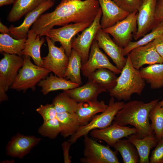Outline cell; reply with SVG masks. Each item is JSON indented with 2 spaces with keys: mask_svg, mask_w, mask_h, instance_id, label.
Listing matches in <instances>:
<instances>
[{
  "mask_svg": "<svg viewBox=\"0 0 163 163\" xmlns=\"http://www.w3.org/2000/svg\"><path fill=\"white\" fill-rule=\"evenodd\" d=\"M100 8L98 0H62L53 11L41 14L31 29L41 37L56 26L92 22Z\"/></svg>",
  "mask_w": 163,
  "mask_h": 163,
  "instance_id": "6da1fadb",
  "label": "cell"
},
{
  "mask_svg": "<svg viewBox=\"0 0 163 163\" xmlns=\"http://www.w3.org/2000/svg\"><path fill=\"white\" fill-rule=\"evenodd\" d=\"M158 100L155 99L146 103L135 100L124 103L115 116L112 124L133 126L138 131L136 135L140 138L154 135V132L149 122V115Z\"/></svg>",
  "mask_w": 163,
  "mask_h": 163,
  "instance_id": "7a4b0ae2",
  "label": "cell"
},
{
  "mask_svg": "<svg viewBox=\"0 0 163 163\" xmlns=\"http://www.w3.org/2000/svg\"><path fill=\"white\" fill-rule=\"evenodd\" d=\"M145 86V81L139 70L133 66L127 55L125 65L117 78L115 86L108 91L111 97L119 101H127L133 94L140 95Z\"/></svg>",
  "mask_w": 163,
  "mask_h": 163,
  "instance_id": "3957f363",
  "label": "cell"
},
{
  "mask_svg": "<svg viewBox=\"0 0 163 163\" xmlns=\"http://www.w3.org/2000/svg\"><path fill=\"white\" fill-rule=\"evenodd\" d=\"M24 56L23 65L10 88L24 91L29 88L35 90L36 85L51 72L43 67L34 64L29 56Z\"/></svg>",
  "mask_w": 163,
  "mask_h": 163,
  "instance_id": "277c9868",
  "label": "cell"
},
{
  "mask_svg": "<svg viewBox=\"0 0 163 163\" xmlns=\"http://www.w3.org/2000/svg\"><path fill=\"white\" fill-rule=\"evenodd\" d=\"M114 98L111 97L110 99L108 107L105 111L95 115L87 124L80 126L68 141L72 144H74L80 137L87 135L93 130L103 129L110 126L125 103L122 101H115Z\"/></svg>",
  "mask_w": 163,
  "mask_h": 163,
  "instance_id": "5b68a950",
  "label": "cell"
},
{
  "mask_svg": "<svg viewBox=\"0 0 163 163\" xmlns=\"http://www.w3.org/2000/svg\"><path fill=\"white\" fill-rule=\"evenodd\" d=\"M87 135L84 136L83 156L80 158L81 163H120L116 152L109 145L100 144Z\"/></svg>",
  "mask_w": 163,
  "mask_h": 163,
  "instance_id": "8992f818",
  "label": "cell"
},
{
  "mask_svg": "<svg viewBox=\"0 0 163 163\" xmlns=\"http://www.w3.org/2000/svg\"><path fill=\"white\" fill-rule=\"evenodd\" d=\"M102 14L100 8L90 25L72 40V48L75 50L81 56L82 65L88 60L92 44L95 39L97 32L101 28L100 21Z\"/></svg>",
  "mask_w": 163,
  "mask_h": 163,
  "instance_id": "52a82bcc",
  "label": "cell"
},
{
  "mask_svg": "<svg viewBox=\"0 0 163 163\" xmlns=\"http://www.w3.org/2000/svg\"><path fill=\"white\" fill-rule=\"evenodd\" d=\"M138 11L137 10L130 13L123 19L103 30L110 35L113 41L120 46L126 47L131 41L132 35H134L137 32Z\"/></svg>",
  "mask_w": 163,
  "mask_h": 163,
  "instance_id": "ba28073f",
  "label": "cell"
},
{
  "mask_svg": "<svg viewBox=\"0 0 163 163\" xmlns=\"http://www.w3.org/2000/svg\"><path fill=\"white\" fill-rule=\"evenodd\" d=\"M48 48L47 56L42 58L43 67L50 70L57 76L64 78L69 58L64 48L56 46L54 43L47 36L46 37Z\"/></svg>",
  "mask_w": 163,
  "mask_h": 163,
  "instance_id": "9c48e42d",
  "label": "cell"
},
{
  "mask_svg": "<svg viewBox=\"0 0 163 163\" xmlns=\"http://www.w3.org/2000/svg\"><path fill=\"white\" fill-rule=\"evenodd\" d=\"M92 22L68 24L56 29L52 28L45 34L54 43L59 42L64 49L66 53L69 58L72 48L73 38L79 32L88 27Z\"/></svg>",
  "mask_w": 163,
  "mask_h": 163,
  "instance_id": "30bf717a",
  "label": "cell"
},
{
  "mask_svg": "<svg viewBox=\"0 0 163 163\" xmlns=\"http://www.w3.org/2000/svg\"><path fill=\"white\" fill-rule=\"evenodd\" d=\"M102 68L109 69L116 74H120L121 72L100 50L95 39L91 48L88 59L82 65L81 72L83 75L87 78L96 70Z\"/></svg>",
  "mask_w": 163,
  "mask_h": 163,
  "instance_id": "8fae6325",
  "label": "cell"
},
{
  "mask_svg": "<svg viewBox=\"0 0 163 163\" xmlns=\"http://www.w3.org/2000/svg\"><path fill=\"white\" fill-rule=\"evenodd\" d=\"M2 53L3 57L0 61V84L4 86L7 91L23 66L24 59L17 55L6 53Z\"/></svg>",
  "mask_w": 163,
  "mask_h": 163,
  "instance_id": "7c38bea8",
  "label": "cell"
},
{
  "mask_svg": "<svg viewBox=\"0 0 163 163\" xmlns=\"http://www.w3.org/2000/svg\"><path fill=\"white\" fill-rule=\"evenodd\" d=\"M157 0H142L137 16V31L134 35L137 40L148 33L156 21L155 12Z\"/></svg>",
  "mask_w": 163,
  "mask_h": 163,
  "instance_id": "4fadbf2b",
  "label": "cell"
},
{
  "mask_svg": "<svg viewBox=\"0 0 163 163\" xmlns=\"http://www.w3.org/2000/svg\"><path fill=\"white\" fill-rule=\"evenodd\" d=\"M41 140L34 136H26L18 133L8 142L6 146V155L22 159Z\"/></svg>",
  "mask_w": 163,
  "mask_h": 163,
  "instance_id": "5bb4252c",
  "label": "cell"
},
{
  "mask_svg": "<svg viewBox=\"0 0 163 163\" xmlns=\"http://www.w3.org/2000/svg\"><path fill=\"white\" fill-rule=\"evenodd\" d=\"M128 55L133 66L138 70L145 65L163 63L152 42L133 49Z\"/></svg>",
  "mask_w": 163,
  "mask_h": 163,
  "instance_id": "9a60e30c",
  "label": "cell"
},
{
  "mask_svg": "<svg viewBox=\"0 0 163 163\" xmlns=\"http://www.w3.org/2000/svg\"><path fill=\"white\" fill-rule=\"evenodd\" d=\"M89 133L92 137L103 141L108 145L113 146L122 138L137 134L138 131L135 127L112 124L104 129L93 130Z\"/></svg>",
  "mask_w": 163,
  "mask_h": 163,
  "instance_id": "2e32d148",
  "label": "cell"
},
{
  "mask_svg": "<svg viewBox=\"0 0 163 163\" xmlns=\"http://www.w3.org/2000/svg\"><path fill=\"white\" fill-rule=\"evenodd\" d=\"M54 4V1L44 0L37 7L26 14L21 24L17 27L13 25L10 27L9 29L11 36L17 39L27 38L30 27L41 14L52 7Z\"/></svg>",
  "mask_w": 163,
  "mask_h": 163,
  "instance_id": "e0dca14e",
  "label": "cell"
},
{
  "mask_svg": "<svg viewBox=\"0 0 163 163\" xmlns=\"http://www.w3.org/2000/svg\"><path fill=\"white\" fill-rule=\"evenodd\" d=\"M95 39L99 47L110 57L116 67L121 70L125 65L126 58L123 53V49L110 38L109 34L101 28L97 32Z\"/></svg>",
  "mask_w": 163,
  "mask_h": 163,
  "instance_id": "ac0fdd59",
  "label": "cell"
},
{
  "mask_svg": "<svg viewBox=\"0 0 163 163\" xmlns=\"http://www.w3.org/2000/svg\"><path fill=\"white\" fill-rule=\"evenodd\" d=\"M102 11L100 21L102 29L110 27L127 17L130 14L113 0H98Z\"/></svg>",
  "mask_w": 163,
  "mask_h": 163,
  "instance_id": "d6986e66",
  "label": "cell"
},
{
  "mask_svg": "<svg viewBox=\"0 0 163 163\" xmlns=\"http://www.w3.org/2000/svg\"><path fill=\"white\" fill-rule=\"evenodd\" d=\"M107 91L100 85L88 80L81 86L63 91L78 103H85L97 100L98 95Z\"/></svg>",
  "mask_w": 163,
  "mask_h": 163,
  "instance_id": "ffe728a7",
  "label": "cell"
},
{
  "mask_svg": "<svg viewBox=\"0 0 163 163\" xmlns=\"http://www.w3.org/2000/svg\"><path fill=\"white\" fill-rule=\"evenodd\" d=\"M40 37L32 29L28 32L25 47L22 55L28 56L33 59L36 65L43 67V59L40 54V48L45 41L44 38Z\"/></svg>",
  "mask_w": 163,
  "mask_h": 163,
  "instance_id": "44dd1931",
  "label": "cell"
},
{
  "mask_svg": "<svg viewBox=\"0 0 163 163\" xmlns=\"http://www.w3.org/2000/svg\"><path fill=\"white\" fill-rule=\"evenodd\" d=\"M128 139L136 148L139 157V163H149V158L150 151L156 146L158 140L154 135L140 138L136 134L129 136Z\"/></svg>",
  "mask_w": 163,
  "mask_h": 163,
  "instance_id": "7402d4cb",
  "label": "cell"
},
{
  "mask_svg": "<svg viewBox=\"0 0 163 163\" xmlns=\"http://www.w3.org/2000/svg\"><path fill=\"white\" fill-rule=\"evenodd\" d=\"M37 85L41 88V92L44 95L52 91L58 90L64 91L80 86L69 80L52 74L41 80Z\"/></svg>",
  "mask_w": 163,
  "mask_h": 163,
  "instance_id": "603a6c76",
  "label": "cell"
},
{
  "mask_svg": "<svg viewBox=\"0 0 163 163\" xmlns=\"http://www.w3.org/2000/svg\"><path fill=\"white\" fill-rule=\"evenodd\" d=\"M108 107L104 101L96 100L82 103L76 112L80 126L88 123L96 115L105 111Z\"/></svg>",
  "mask_w": 163,
  "mask_h": 163,
  "instance_id": "cb8c5ba5",
  "label": "cell"
},
{
  "mask_svg": "<svg viewBox=\"0 0 163 163\" xmlns=\"http://www.w3.org/2000/svg\"><path fill=\"white\" fill-rule=\"evenodd\" d=\"M139 72L142 78L149 84L152 89L163 87V63L142 67Z\"/></svg>",
  "mask_w": 163,
  "mask_h": 163,
  "instance_id": "d4e9b609",
  "label": "cell"
},
{
  "mask_svg": "<svg viewBox=\"0 0 163 163\" xmlns=\"http://www.w3.org/2000/svg\"><path fill=\"white\" fill-rule=\"evenodd\" d=\"M56 118L59 122L61 128L60 134L64 138L73 135L80 126L75 113H57Z\"/></svg>",
  "mask_w": 163,
  "mask_h": 163,
  "instance_id": "484cf974",
  "label": "cell"
},
{
  "mask_svg": "<svg viewBox=\"0 0 163 163\" xmlns=\"http://www.w3.org/2000/svg\"><path fill=\"white\" fill-rule=\"evenodd\" d=\"M44 0H15L7 17L8 21L19 20L39 5Z\"/></svg>",
  "mask_w": 163,
  "mask_h": 163,
  "instance_id": "4316f807",
  "label": "cell"
},
{
  "mask_svg": "<svg viewBox=\"0 0 163 163\" xmlns=\"http://www.w3.org/2000/svg\"><path fill=\"white\" fill-rule=\"evenodd\" d=\"M82 59L78 52L72 49L64 78L79 85L82 84L81 75Z\"/></svg>",
  "mask_w": 163,
  "mask_h": 163,
  "instance_id": "83f0119b",
  "label": "cell"
},
{
  "mask_svg": "<svg viewBox=\"0 0 163 163\" xmlns=\"http://www.w3.org/2000/svg\"><path fill=\"white\" fill-rule=\"evenodd\" d=\"M116 75L109 69L102 68L96 70L87 78L88 80L97 83L108 91L116 84L118 77Z\"/></svg>",
  "mask_w": 163,
  "mask_h": 163,
  "instance_id": "f1b7e54d",
  "label": "cell"
},
{
  "mask_svg": "<svg viewBox=\"0 0 163 163\" xmlns=\"http://www.w3.org/2000/svg\"><path fill=\"white\" fill-rule=\"evenodd\" d=\"M27 38L17 39L10 35L0 34V52L21 56Z\"/></svg>",
  "mask_w": 163,
  "mask_h": 163,
  "instance_id": "f546056e",
  "label": "cell"
},
{
  "mask_svg": "<svg viewBox=\"0 0 163 163\" xmlns=\"http://www.w3.org/2000/svg\"><path fill=\"white\" fill-rule=\"evenodd\" d=\"M52 104L57 113H76L82 103H78L63 92L59 94L53 99Z\"/></svg>",
  "mask_w": 163,
  "mask_h": 163,
  "instance_id": "4dcf8cb0",
  "label": "cell"
},
{
  "mask_svg": "<svg viewBox=\"0 0 163 163\" xmlns=\"http://www.w3.org/2000/svg\"><path fill=\"white\" fill-rule=\"evenodd\" d=\"M121 154L124 163H136L139 161L137 151L128 139H120L113 146Z\"/></svg>",
  "mask_w": 163,
  "mask_h": 163,
  "instance_id": "1f68e13d",
  "label": "cell"
},
{
  "mask_svg": "<svg viewBox=\"0 0 163 163\" xmlns=\"http://www.w3.org/2000/svg\"><path fill=\"white\" fill-rule=\"evenodd\" d=\"M162 35H163V20L160 21L153 27L150 32L147 33L142 38L135 41H130L126 47L123 48L124 56H127L133 49L151 42Z\"/></svg>",
  "mask_w": 163,
  "mask_h": 163,
  "instance_id": "d6a6232c",
  "label": "cell"
},
{
  "mask_svg": "<svg viewBox=\"0 0 163 163\" xmlns=\"http://www.w3.org/2000/svg\"><path fill=\"white\" fill-rule=\"evenodd\" d=\"M149 119L151 122L152 127L158 141L161 139L163 133V106H160L158 103L155 105L150 112Z\"/></svg>",
  "mask_w": 163,
  "mask_h": 163,
  "instance_id": "836d02e7",
  "label": "cell"
},
{
  "mask_svg": "<svg viewBox=\"0 0 163 163\" xmlns=\"http://www.w3.org/2000/svg\"><path fill=\"white\" fill-rule=\"evenodd\" d=\"M61 131L60 124L56 117L43 121L38 130V133L41 136L51 139L56 138L60 133Z\"/></svg>",
  "mask_w": 163,
  "mask_h": 163,
  "instance_id": "e575fe53",
  "label": "cell"
},
{
  "mask_svg": "<svg viewBox=\"0 0 163 163\" xmlns=\"http://www.w3.org/2000/svg\"><path fill=\"white\" fill-rule=\"evenodd\" d=\"M36 110L42 117L43 121L56 118L57 113L52 103L47 104L44 105L41 104Z\"/></svg>",
  "mask_w": 163,
  "mask_h": 163,
  "instance_id": "d590c367",
  "label": "cell"
},
{
  "mask_svg": "<svg viewBox=\"0 0 163 163\" xmlns=\"http://www.w3.org/2000/svg\"><path fill=\"white\" fill-rule=\"evenodd\" d=\"M118 6L129 13L138 11L142 0H113Z\"/></svg>",
  "mask_w": 163,
  "mask_h": 163,
  "instance_id": "8d00e7d4",
  "label": "cell"
},
{
  "mask_svg": "<svg viewBox=\"0 0 163 163\" xmlns=\"http://www.w3.org/2000/svg\"><path fill=\"white\" fill-rule=\"evenodd\" d=\"M150 163H163V140L158 142L149 158Z\"/></svg>",
  "mask_w": 163,
  "mask_h": 163,
  "instance_id": "74e56055",
  "label": "cell"
},
{
  "mask_svg": "<svg viewBox=\"0 0 163 163\" xmlns=\"http://www.w3.org/2000/svg\"><path fill=\"white\" fill-rule=\"evenodd\" d=\"M72 144L68 141L64 142L62 144L65 163H70L71 162V157L69 155V151Z\"/></svg>",
  "mask_w": 163,
  "mask_h": 163,
  "instance_id": "f35d334b",
  "label": "cell"
},
{
  "mask_svg": "<svg viewBox=\"0 0 163 163\" xmlns=\"http://www.w3.org/2000/svg\"><path fill=\"white\" fill-rule=\"evenodd\" d=\"M152 42L157 51L163 59V35L158 37Z\"/></svg>",
  "mask_w": 163,
  "mask_h": 163,
  "instance_id": "ab89813d",
  "label": "cell"
},
{
  "mask_svg": "<svg viewBox=\"0 0 163 163\" xmlns=\"http://www.w3.org/2000/svg\"><path fill=\"white\" fill-rule=\"evenodd\" d=\"M155 18L156 21L163 20V0H161L158 5H156Z\"/></svg>",
  "mask_w": 163,
  "mask_h": 163,
  "instance_id": "60d3db41",
  "label": "cell"
},
{
  "mask_svg": "<svg viewBox=\"0 0 163 163\" xmlns=\"http://www.w3.org/2000/svg\"><path fill=\"white\" fill-rule=\"evenodd\" d=\"M6 91L5 88L0 84V102H2L8 100V97L6 94Z\"/></svg>",
  "mask_w": 163,
  "mask_h": 163,
  "instance_id": "b9f144b4",
  "label": "cell"
},
{
  "mask_svg": "<svg viewBox=\"0 0 163 163\" xmlns=\"http://www.w3.org/2000/svg\"><path fill=\"white\" fill-rule=\"evenodd\" d=\"M0 32L1 34H7L11 36L9 28L3 24L1 22H0Z\"/></svg>",
  "mask_w": 163,
  "mask_h": 163,
  "instance_id": "7bdbcfd3",
  "label": "cell"
},
{
  "mask_svg": "<svg viewBox=\"0 0 163 163\" xmlns=\"http://www.w3.org/2000/svg\"><path fill=\"white\" fill-rule=\"evenodd\" d=\"M15 0H0V6L11 4Z\"/></svg>",
  "mask_w": 163,
  "mask_h": 163,
  "instance_id": "ee69618b",
  "label": "cell"
},
{
  "mask_svg": "<svg viewBox=\"0 0 163 163\" xmlns=\"http://www.w3.org/2000/svg\"><path fill=\"white\" fill-rule=\"evenodd\" d=\"M15 161L14 160H5L3 161H2L0 163H14Z\"/></svg>",
  "mask_w": 163,
  "mask_h": 163,
  "instance_id": "f6af8a7d",
  "label": "cell"
},
{
  "mask_svg": "<svg viewBox=\"0 0 163 163\" xmlns=\"http://www.w3.org/2000/svg\"><path fill=\"white\" fill-rule=\"evenodd\" d=\"M158 104L160 106H163V99L162 101L158 102Z\"/></svg>",
  "mask_w": 163,
  "mask_h": 163,
  "instance_id": "bcb514c9",
  "label": "cell"
},
{
  "mask_svg": "<svg viewBox=\"0 0 163 163\" xmlns=\"http://www.w3.org/2000/svg\"><path fill=\"white\" fill-rule=\"evenodd\" d=\"M161 139L162 140H163V134H162V137H161Z\"/></svg>",
  "mask_w": 163,
  "mask_h": 163,
  "instance_id": "7dc6e473",
  "label": "cell"
},
{
  "mask_svg": "<svg viewBox=\"0 0 163 163\" xmlns=\"http://www.w3.org/2000/svg\"><path fill=\"white\" fill-rule=\"evenodd\" d=\"M51 0V1H53L54 2L55 0Z\"/></svg>",
  "mask_w": 163,
  "mask_h": 163,
  "instance_id": "c3c4849f",
  "label": "cell"
}]
</instances>
